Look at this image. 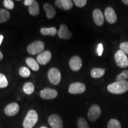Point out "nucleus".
Wrapping results in <instances>:
<instances>
[{
  "mask_svg": "<svg viewBox=\"0 0 128 128\" xmlns=\"http://www.w3.org/2000/svg\"><path fill=\"white\" fill-rule=\"evenodd\" d=\"M10 17V14L5 9H0V23L7 22Z\"/></svg>",
  "mask_w": 128,
  "mask_h": 128,
  "instance_id": "4be33fe9",
  "label": "nucleus"
},
{
  "mask_svg": "<svg viewBox=\"0 0 128 128\" xmlns=\"http://www.w3.org/2000/svg\"><path fill=\"white\" fill-rule=\"evenodd\" d=\"M92 17L94 23L98 26H101L104 24V15L102 11L99 9H95L92 12Z\"/></svg>",
  "mask_w": 128,
  "mask_h": 128,
  "instance_id": "4468645a",
  "label": "nucleus"
},
{
  "mask_svg": "<svg viewBox=\"0 0 128 128\" xmlns=\"http://www.w3.org/2000/svg\"><path fill=\"white\" fill-rule=\"evenodd\" d=\"M97 52V54H98V56L102 55V54H103V46L102 44H100L98 45Z\"/></svg>",
  "mask_w": 128,
  "mask_h": 128,
  "instance_id": "2f4dec72",
  "label": "nucleus"
},
{
  "mask_svg": "<svg viewBox=\"0 0 128 128\" xmlns=\"http://www.w3.org/2000/svg\"><path fill=\"white\" fill-rule=\"evenodd\" d=\"M127 79H128V70H124L117 76L116 81H126Z\"/></svg>",
  "mask_w": 128,
  "mask_h": 128,
  "instance_id": "cd10ccee",
  "label": "nucleus"
},
{
  "mask_svg": "<svg viewBox=\"0 0 128 128\" xmlns=\"http://www.w3.org/2000/svg\"><path fill=\"white\" fill-rule=\"evenodd\" d=\"M108 92L113 94H123L128 90V81H118L112 83L108 86Z\"/></svg>",
  "mask_w": 128,
  "mask_h": 128,
  "instance_id": "f257e3e1",
  "label": "nucleus"
},
{
  "mask_svg": "<svg viewBox=\"0 0 128 128\" xmlns=\"http://www.w3.org/2000/svg\"><path fill=\"white\" fill-rule=\"evenodd\" d=\"M58 36L62 39H70L72 37V34L70 32L66 25L61 24L60 26V28L59 31L58 32Z\"/></svg>",
  "mask_w": 128,
  "mask_h": 128,
  "instance_id": "dca6fc26",
  "label": "nucleus"
},
{
  "mask_svg": "<svg viewBox=\"0 0 128 128\" xmlns=\"http://www.w3.org/2000/svg\"><path fill=\"white\" fill-rule=\"evenodd\" d=\"M28 12L30 15L33 16H38L39 13L40 8L38 2L36 1H34L33 4L28 7Z\"/></svg>",
  "mask_w": 128,
  "mask_h": 128,
  "instance_id": "a211bd4d",
  "label": "nucleus"
},
{
  "mask_svg": "<svg viewBox=\"0 0 128 128\" xmlns=\"http://www.w3.org/2000/svg\"><path fill=\"white\" fill-rule=\"evenodd\" d=\"M48 123L52 128H63V121L56 114H53L48 118Z\"/></svg>",
  "mask_w": 128,
  "mask_h": 128,
  "instance_id": "6e6552de",
  "label": "nucleus"
},
{
  "mask_svg": "<svg viewBox=\"0 0 128 128\" xmlns=\"http://www.w3.org/2000/svg\"><path fill=\"white\" fill-rule=\"evenodd\" d=\"M102 114V110L100 106L93 104L90 107L88 112V118L91 122H95L100 118Z\"/></svg>",
  "mask_w": 128,
  "mask_h": 128,
  "instance_id": "423d86ee",
  "label": "nucleus"
},
{
  "mask_svg": "<svg viewBox=\"0 0 128 128\" xmlns=\"http://www.w3.org/2000/svg\"><path fill=\"white\" fill-rule=\"evenodd\" d=\"M122 2L128 6V0H122Z\"/></svg>",
  "mask_w": 128,
  "mask_h": 128,
  "instance_id": "f704fd0d",
  "label": "nucleus"
},
{
  "mask_svg": "<svg viewBox=\"0 0 128 128\" xmlns=\"http://www.w3.org/2000/svg\"><path fill=\"white\" fill-rule=\"evenodd\" d=\"M86 90V87L82 82H74L70 85L68 92L70 94H82Z\"/></svg>",
  "mask_w": 128,
  "mask_h": 128,
  "instance_id": "0eeeda50",
  "label": "nucleus"
},
{
  "mask_svg": "<svg viewBox=\"0 0 128 128\" xmlns=\"http://www.w3.org/2000/svg\"><path fill=\"white\" fill-rule=\"evenodd\" d=\"M116 63L120 68H126L128 66V58L124 53L121 50L117 51L114 56Z\"/></svg>",
  "mask_w": 128,
  "mask_h": 128,
  "instance_id": "20e7f679",
  "label": "nucleus"
},
{
  "mask_svg": "<svg viewBox=\"0 0 128 128\" xmlns=\"http://www.w3.org/2000/svg\"><path fill=\"white\" fill-rule=\"evenodd\" d=\"M105 74V69L93 68L91 71V76L94 78H98L103 76Z\"/></svg>",
  "mask_w": 128,
  "mask_h": 128,
  "instance_id": "412c9836",
  "label": "nucleus"
},
{
  "mask_svg": "<svg viewBox=\"0 0 128 128\" xmlns=\"http://www.w3.org/2000/svg\"><path fill=\"white\" fill-rule=\"evenodd\" d=\"M8 85L7 78L2 74L0 73V88H4L7 87Z\"/></svg>",
  "mask_w": 128,
  "mask_h": 128,
  "instance_id": "bb28decb",
  "label": "nucleus"
},
{
  "mask_svg": "<svg viewBox=\"0 0 128 128\" xmlns=\"http://www.w3.org/2000/svg\"><path fill=\"white\" fill-rule=\"evenodd\" d=\"M44 8L46 12V16L48 18H53L56 15L55 8L49 3H45L44 5Z\"/></svg>",
  "mask_w": 128,
  "mask_h": 128,
  "instance_id": "f3484780",
  "label": "nucleus"
},
{
  "mask_svg": "<svg viewBox=\"0 0 128 128\" xmlns=\"http://www.w3.org/2000/svg\"><path fill=\"white\" fill-rule=\"evenodd\" d=\"M78 128H90L87 122L84 118H80L77 121Z\"/></svg>",
  "mask_w": 128,
  "mask_h": 128,
  "instance_id": "a878e982",
  "label": "nucleus"
},
{
  "mask_svg": "<svg viewBox=\"0 0 128 128\" xmlns=\"http://www.w3.org/2000/svg\"><path fill=\"white\" fill-rule=\"evenodd\" d=\"M82 63L81 58L78 56H74L70 60V68L74 71H78L81 69Z\"/></svg>",
  "mask_w": 128,
  "mask_h": 128,
  "instance_id": "f8f14e48",
  "label": "nucleus"
},
{
  "mask_svg": "<svg viewBox=\"0 0 128 128\" xmlns=\"http://www.w3.org/2000/svg\"><path fill=\"white\" fill-rule=\"evenodd\" d=\"M26 62L28 65L32 69V70L34 71H38L39 70V66L38 62L36 60L32 58H28L26 60Z\"/></svg>",
  "mask_w": 128,
  "mask_h": 128,
  "instance_id": "6ab92c4d",
  "label": "nucleus"
},
{
  "mask_svg": "<svg viewBox=\"0 0 128 128\" xmlns=\"http://www.w3.org/2000/svg\"><path fill=\"white\" fill-rule=\"evenodd\" d=\"M40 128H48L46 127V126H42V127H40Z\"/></svg>",
  "mask_w": 128,
  "mask_h": 128,
  "instance_id": "e433bc0d",
  "label": "nucleus"
},
{
  "mask_svg": "<svg viewBox=\"0 0 128 128\" xmlns=\"http://www.w3.org/2000/svg\"><path fill=\"white\" fill-rule=\"evenodd\" d=\"M52 58V55L50 51L45 50L44 52L40 53L37 56V62L41 65H46L50 61Z\"/></svg>",
  "mask_w": 128,
  "mask_h": 128,
  "instance_id": "9b49d317",
  "label": "nucleus"
},
{
  "mask_svg": "<svg viewBox=\"0 0 128 128\" xmlns=\"http://www.w3.org/2000/svg\"><path fill=\"white\" fill-rule=\"evenodd\" d=\"M3 4L7 9L12 10L14 8V3L12 0H4Z\"/></svg>",
  "mask_w": 128,
  "mask_h": 128,
  "instance_id": "c85d7f7f",
  "label": "nucleus"
},
{
  "mask_svg": "<svg viewBox=\"0 0 128 128\" xmlns=\"http://www.w3.org/2000/svg\"><path fill=\"white\" fill-rule=\"evenodd\" d=\"M104 15L107 22L110 24L116 23L117 21V16L114 10L112 7L106 8L104 11Z\"/></svg>",
  "mask_w": 128,
  "mask_h": 128,
  "instance_id": "ddd939ff",
  "label": "nucleus"
},
{
  "mask_svg": "<svg viewBox=\"0 0 128 128\" xmlns=\"http://www.w3.org/2000/svg\"><path fill=\"white\" fill-rule=\"evenodd\" d=\"M73 2H74L75 5L76 7L81 8L86 6L87 2V0H74Z\"/></svg>",
  "mask_w": 128,
  "mask_h": 128,
  "instance_id": "c756f323",
  "label": "nucleus"
},
{
  "mask_svg": "<svg viewBox=\"0 0 128 128\" xmlns=\"http://www.w3.org/2000/svg\"><path fill=\"white\" fill-rule=\"evenodd\" d=\"M3 59V54L0 51V60H2Z\"/></svg>",
  "mask_w": 128,
  "mask_h": 128,
  "instance_id": "c9c22d12",
  "label": "nucleus"
},
{
  "mask_svg": "<svg viewBox=\"0 0 128 128\" xmlns=\"http://www.w3.org/2000/svg\"><path fill=\"white\" fill-rule=\"evenodd\" d=\"M48 79L50 83L54 85L59 84L61 80V74L57 68H52L49 70L48 73Z\"/></svg>",
  "mask_w": 128,
  "mask_h": 128,
  "instance_id": "39448f33",
  "label": "nucleus"
},
{
  "mask_svg": "<svg viewBox=\"0 0 128 128\" xmlns=\"http://www.w3.org/2000/svg\"><path fill=\"white\" fill-rule=\"evenodd\" d=\"M33 2H34L33 0H25V1H24V4L26 6L29 7V6H30L32 4H33Z\"/></svg>",
  "mask_w": 128,
  "mask_h": 128,
  "instance_id": "473e14b6",
  "label": "nucleus"
},
{
  "mask_svg": "<svg viewBox=\"0 0 128 128\" xmlns=\"http://www.w3.org/2000/svg\"><path fill=\"white\" fill-rule=\"evenodd\" d=\"M38 120V114L36 110H30L24 119L23 126L24 128H33Z\"/></svg>",
  "mask_w": 128,
  "mask_h": 128,
  "instance_id": "f03ea898",
  "label": "nucleus"
},
{
  "mask_svg": "<svg viewBox=\"0 0 128 128\" xmlns=\"http://www.w3.org/2000/svg\"><path fill=\"white\" fill-rule=\"evenodd\" d=\"M120 49L125 54L128 55V42H124L120 44Z\"/></svg>",
  "mask_w": 128,
  "mask_h": 128,
  "instance_id": "7c9ffc66",
  "label": "nucleus"
},
{
  "mask_svg": "<svg viewBox=\"0 0 128 128\" xmlns=\"http://www.w3.org/2000/svg\"><path fill=\"white\" fill-rule=\"evenodd\" d=\"M19 74L22 77L27 78L30 76V71L28 68L23 66L19 70Z\"/></svg>",
  "mask_w": 128,
  "mask_h": 128,
  "instance_id": "393cba45",
  "label": "nucleus"
},
{
  "mask_svg": "<svg viewBox=\"0 0 128 128\" xmlns=\"http://www.w3.org/2000/svg\"><path fill=\"white\" fill-rule=\"evenodd\" d=\"M55 4L56 7L63 10H69L73 7V2L71 0H56Z\"/></svg>",
  "mask_w": 128,
  "mask_h": 128,
  "instance_id": "2eb2a0df",
  "label": "nucleus"
},
{
  "mask_svg": "<svg viewBox=\"0 0 128 128\" xmlns=\"http://www.w3.org/2000/svg\"><path fill=\"white\" fill-rule=\"evenodd\" d=\"M41 34L44 36H55L57 33V30L55 28H42L40 29Z\"/></svg>",
  "mask_w": 128,
  "mask_h": 128,
  "instance_id": "aec40b11",
  "label": "nucleus"
},
{
  "mask_svg": "<svg viewBox=\"0 0 128 128\" xmlns=\"http://www.w3.org/2000/svg\"><path fill=\"white\" fill-rule=\"evenodd\" d=\"M40 96L41 98L46 99V100H51L55 98L58 96V92L55 89L50 88H45L40 91Z\"/></svg>",
  "mask_w": 128,
  "mask_h": 128,
  "instance_id": "1a4fd4ad",
  "label": "nucleus"
},
{
  "mask_svg": "<svg viewBox=\"0 0 128 128\" xmlns=\"http://www.w3.org/2000/svg\"><path fill=\"white\" fill-rule=\"evenodd\" d=\"M20 109L19 105L17 103H12L8 104L4 108V113L8 116H15Z\"/></svg>",
  "mask_w": 128,
  "mask_h": 128,
  "instance_id": "9d476101",
  "label": "nucleus"
},
{
  "mask_svg": "<svg viewBox=\"0 0 128 128\" xmlns=\"http://www.w3.org/2000/svg\"><path fill=\"white\" fill-rule=\"evenodd\" d=\"M108 128H122V125L118 120L112 119L108 121Z\"/></svg>",
  "mask_w": 128,
  "mask_h": 128,
  "instance_id": "b1692460",
  "label": "nucleus"
},
{
  "mask_svg": "<svg viewBox=\"0 0 128 128\" xmlns=\"http://www.w3.org/2000/svg\"><path fill=\"white\" fill-rule=\"evenodd\" d=\"M3 39H4V36H3L2 35H0V46H1V44H2Z\"/></svg>",
  "mask_w": 128,
  "mask_h": 128,
  "instance_id": "72a5a7b5",
  "label": "nucleus"
},
{
  "mask_svg": "<svg viewBox=\"0 0 128 128\" xmlns=\"http://www.w3.org/2000/svg\"><path fill=\"white\" fill-rule=\"evenodd\" d=\"M44 44L42 41L38 40L30 44L28 46L27 50L31 55H36L40 54L44 50Z\"/></svg>",
  "mask_w": 128,
  "mask_h": 128,
  "instance_id": "7ed1b4c3",
  "label": "nucleus"
},
{
  "mask_svg": "<svg viewBox=\"0 0 128 128\" xmlns=\"http://www.w3.org/2000/svg\"><path fill=\"white\" fill-rule=\"evenodd\" d=\"M23 91L26 94H32L34 91V86L32 82H28L23 86Z\"/></svg>",
  "mask_w": 128,
  "mask_h": 128,
  "instance_id": "5701e85b",
  "label": "nucleus"
}]
</instances>
